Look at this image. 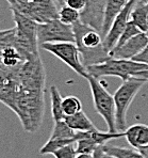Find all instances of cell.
Wrapping results in <instances>:
<instances>
[{"mask_svg":"<svg viewBox=\"0 0 148 158\" xmlns=\"http://www.w3.org/2000/svg\"><path fill=\"white\" fill-rule=\"evenodd\" d=\"M0 66H2V65H1V64H0Z\"/></svg>","mask_w":148,"mask_h":158,"instance_id":"42","label":"cell"},{"mask_svg":"<svg viewBox=\"0 0 148 158\" xmlns=\"http://www.w3.org/2000/svg\"><path fill=\"white\" fill-rule=\"evenodd\" d=\"M130 20L142 32L148 31V6L147 3L138 2L134 6L130 14Z\"/></svg>","mask_w":148,"mask_h":158,"instance_id":"17","label":"cell"},{"mask_svg":"<svg viewBox=\"0 0 148 158\" xmlns=\"http://www.w3.org/2000/svg\"><path fill=\"white\" fill-rule=\"evenodd\" d=\"M102 158H116V157L112 156V155H109V154H107V153H103Z\"/></svg>","mask_w":148,"mask_h":158,"instance_id":"38","label":"cell"},{"mask_svg":"<svg viewBox=\"0 0 148 158\" xmlns=\"http://www.w3.org/2000/svg\"><path fill=\"white\" fill-rule=\"evenodd\" d=\"M25 61L22 53L17 50L16 47L9 46L3 48V56H2V66L6 69H14L22 65Z\"/></svg>","mask_w":148,"mask_h":158,"instance_id":"18","label":"cell"},{"mask_svg":"<svg viewBox=\"0 0 148 158\" xmlns=\"http://www.w3.org/2000/svg\"><path fill=\"white\" fill-rule=\"evenodd\" d=\"M102 148L103 152L116 158H145L136 148L133 150V148H121V146H109L107 144H105Z\"/></svg>","mask_w":148,"mask_h":158,"instance_id":"20","label":"cell"},{"mask_svg":"<svg viewBox=\"0 0 148 158\" xmlns=\"http://www.w3.org/2000/svg\"><path fill=\"white\" fill-rule=\"evenodd\" d=\"M12 12L16 33H17V44H16L17 50L22 53L25 61L40 57L38 53L40 44L38 40V24L18 11L12 10Z\"/></svg>","mask_w":148,"mask_h":158,"instance_id":"3","label":"cell"},{"mask_svg":"<svg viewBox=\"0 0 148 158\" xmlns=\"http://www.w3.org/2000/svg\"><path fill=\"white\" fill-rule=\"evenodd\" d=\"M140 32H142V31H141V30L138 29V28L136 27L135 25L133 24L132 22H131V20H129V23H128V25H127L126 29L124 30V32H122V34L121 35L119 40H118V42H117L116 46H115V47L113 48V49L121 47V46L124 45L125 43H127V42H128L130 39H132L133 36H135L136 34L140 33Z\"/></svg>","mask_w":148,"mask_h":158,"instance_id":"26","label":"cell"},{"mask_svg":"<svg viewBox=\"0 0 148 158\" xmlns=\"http://www.w3.org/2000/svg\"><path fill=\"white\" fill-rule=\"evenodd\" d=\"M148 45V38L146 32H140L129 40L127 43L118 48L111 50L110 56L118 59H133L138 53H140Z\"/></svg>","mask_w":148,"mask_h":158,"instance_id":"13","label":"cell"},{"mask_svg":"<svg viewBox=\"0 0 148 158\" xmlns=\"http://www.w3.org/2000/svg\"><path fill=\"white\" fill-rule=\"evenodd\" d=\"M75 43L80 52L81 60L85 66L102 63L111 57L105 49L103 36L95 28L78 22L73 25Z\"/></svg>","mask_w":148,"mask_h":158,"instance_id":"2","label":"cell"},{"mask_svg":"<svg viewBox=\"0 0 148 158\" xmlns=\"http://www.w3.org/2000/svg\"><path fill=\"white\" fill-rule=\"evenodd\" d=\"M77 148H76V141L75 142L68 143V144L62 146L61 148L57 150L54 153V158H76L77 156Z\"/></svg>","mask_w":148,"mask_h":158,"instance_id":"27","label":"cell"},{"mask_svg":"<svg viewBox=\"0 0 148 158\" xmlns=\"http://www.w3.org/2000/svg\"><path fill=\"white\" fill-rule=\"evenodd\" d=\"M106 1L107 0H87L86 6L81 12V22L101 32Z\"/></svg>","mask_w":148,"mask_h":158,"instance_id":"12","label":"cell"},{"mask_svg":"<svg viewBox=\"0 0 148 158\" xmlns=\"http://www.w3.org/2000/svg\"><path fill=\"white\" fill-rule=\"evenodd\" d=\"M132 60H134L136 62H140V63L147 64L148 65V45L140 53H138L135 57H133Z\"/></svg>","mask_w":148,"mask_h":158,"instance_id":"30","label":"cell"},{"mask_svg":"<svg viewBox=\"0 0 148 158\" xmlns=\"http://www.w3.org/2000/svg\"><path fill=\"white\" fill-rule=\"evenodd\" d=\"M90 89L93 96L94 107L99 115L105 120L108 126V131L116 132V118H115V101L114 96L110 94L106 85L98 78L89 75L86 77Z\"/></svg>","mask_w":148,"mask_h":158,"instance_id":"6","label":"cell"},{"mask_svg":"<svg viewBox=\"0 0 148 158\" xmlns=\"http://www.w3.org/2000/svg\"><path fill=\"white\" fill-rule=\"evenodd\" d=\"M38 44L58 43V42H75L73 26L62 23L59 18L38 25Z\"/></svg>","mask_w":148,"mask_h":158,"instance_id":"10","label":"cell"},{"mask_svg":"<svg viewBox=\"0 0 148 158\" xmlns=\"http://www.w3.org/2000/svg\"><path fill=\"white\" fill-rule=\"evenodd\" d=\"M62 105H63V111L66 117L73 115L82 110V103L77 96H74V95L64 97Z\"/></svg>","mask_w":148,"mask_h":158,"instance_id":"23","label":"cell"},{"mask_svg":"<svg viewBox=\"0 0 148 158\" xmlns=\"http://www.w3.org/2000/svg\"><path fill=\"white\" fill-rule=\"evenodd\" d=\"M138 0H130L127 3V6L124 8V10L116 16V18L113 22L110 30H109V32L107 33V35L103 39V46H105V49L109 53L116 46L117 42H118L122 32L126 29L127 25H128L129 20H130L131 11L134 8L135 4L138 3Z\"/></svg>","mask_w":148,"mask_h":158,"instance_id":"11","label":"cell"},{"mask_svg":"<svg viewBox=\"0 0 148 158\" xmlns=\"http://www.w3.org/2000/svg\"><path fill=\"white\" fill-rule=\"evenodd\" d=\"M44 94V90L19 88L13 111L20 118L22 127L28 132L36 131L43 122L45 110Z\"/></svg>","mask_w":148,"mask_h":158,"instance_id":"1","label":"cell"},{"mask_svg":"<svg viewBox=\"0 0 148 158\" xmlns=\"http://www.w3.org/2000/svg\"><path fill=\"white\" fill-rule=\"evenodd\" d=\"M86 69L89 75L96 78L113 76V77H119L124 81L129 79L138 72L148 69V65L131 59H118V58L110 57L102 63L90 65Z\"/></svg>","mask_w":148,"mask_h":158,"instance_id":"5","label":"cell"},{"mask_svg":"<svg viewBox=\"0 0 148 158\" xmlns=\"http://www.w3.org/2000/svg\"><path fill=\"white\" fill-rule=\"evenodd\" d=\"M31 1V0H16V4L15 6H17V4H24V3H27V2ZM11 8H13V6H11Z\"/></svg>","mask_w":148,"mask_h":158,"instance_id":"35","label":"cell"},{"mask_svg":"<svg viewBox=\"0 0 148 158\" xmlns=\"http://www.w3.org/2000/svg\"><path fill=\"white\" fill-rule=\"evenodd\" d=\"M146 34H147V38H148V31L146 32Z\"/></svg>","mask_w":148,"mask_h":158,"instance_id":"40","label":"cell"},{"mask_svg":"<svg viewBox=\"0 0 148 158\" xmlns=\"http://www.w3.org/2000/svg\"><path fill=\"white\" fill-rule=\"evenodd\" d=\"M64 120L69 125V127L76 131H94L95 129H97L93 122L83 112V110L73 115H67Z\"/></svg>","mask_w":148,"mask_h":158,"instance_id":"16","label":"cell"},{"mask_svg":"<svg viewBox=\"0 0 148 158\" xmlns=\"http://www.w3.org/2000/svg\"><path fill=\"white\" fill-rule=\"evenodd\" d=\"M133 76H135V77H138V78L146 79V80L148 81V69H144V71L138 72V73H135Z\"/></svg>","mask_w":148,"mask_h":158,"instance_id":"31","label":"cell"},{"mask_svg":"<svg viewBox=\"0 0 148 158\" xmlns=\"http://www.w3.org/2000/svg\"><path fill=\"white\" fill-rule=\"evenodd\" d=\"M148 81L146 79L131 76L124 80L118 89L114 93L115 101V118H116L117 131H125L127 129V111L136 94L140 92L143 85Z\"/></svg>","mask_w":148,"mask_h":158,"instance_id":"4","label":"cell"},{"mask_svg":"<svg viewBox=\"0 0 148 158\" xmlns=\"http://www.w3.org/2000/svg\"><path fill=\"white\" fill-rule=\"evenodd\" d=\"M138 151H140L141 154H142L145 158H148V145L143 146V148H140Z\"/></svg>","mask_w":148,"mask_h":158,"instance_id":"32","label":"cell"},{"mask_svg":"<svg viewBox=\"0 0 148 158\" xmlns=\"http://www.w3.org/2000/svg\"><path fill=\"white\" fill-rule=\"evenodd\" d=\"M13 69H6L4 66H0V90L9 82L11 76H12Z\"/></svg>","mask_w":148,"mask_h":158,"instance_id":"28","label":"cell"},{"mask_svg":"<svg viewBox=\"0 0 148 158\" xmlns=\"http://www.w3.org/2000/svg\"><path fill=\"white\" fill-rule=\"evenodd\" d=\"M42 49L52 53L54 57L70 67L75 73L81 77L89 76L86 66L81 60L80 52L75 42H58V43H45L41 45Z\"/></svg>","mask_w":148,"mask_h":158,"instance_id":"7","label":"cell"},{"mask_svg":"<svg viewBox=\"0 0 148 158\" xmlns=\"http://www.w3.org/2000/svg\"><path fill=\"white\" fill-rule=\"evenodd\" d=\"M6 1H8L9 4H10V8L11 6H14L16 4V0H6Z\"/></svg>","mask_w":148,"mask_h":158,"instance_id":"37","label":"cell"},{"mask_svg":"<svg viewBox=\"0 0 148 158\" xmlns=\"http://www.w3.org/2000/svg\"><path fill=\"white\" fill-rule=\"evenodd\" d=\"M98 145L96 142L91 138V131H90L89 136L85 138L79 139L76 141V148H77V153L81 154V153H85V154H94V152L97 150Z\"/></svg>","mask_w":148,"mask_h":158,"instance_id":"24","label":"cell"},{"mask_svg":"<svg viewBox=\"0 0 148 158\" xmlns=\"http://www.w3.org/2000/svg\"><path fill=\"white\" fill-rule=\"evenodd\" d=\"M130 0H107L105 6V15H103V24L101 29V35L105 36L110 30L113 22L116 18V16L124 10L127 3Z\"/></svg>","mask_w":148,"mask_h":158,"instance_id":"14","label":"cell"},{"mask_svg":"<svg viewBox=\"0 0 148 158\" xmlns=\"http://www.w3.org/2000/svg\"><path fill=\"white\" fill-rule=\"evenodd\" d=\"M11 10L22 13L38 24L59 18V6L54 0H31L27 3L17 4L11 8Z\"/></svg>","mask_w":148,"mask_h":158,"instance_id":"9","label":"cell"},{"mask_svg":"<svg viewBox=\"0 0 148 158\" xmlns=\"http://www.w3.org/2000/svg\"><path fill=\"white\" fill-rule=\"evenodd\" d=\"M75 139H58V138H49L40 150V154L42 156H45L48 154H54L57 150L61 148L62 146L68 144V143L75 142Z\"/></svg>","mask_w":148,"mask_h":158,"instance_id":"22","label":"cell"},{"mask_svg":"<svg viewBox=\"0 0 148 158\" xmlns=\"http://www.w3.org/2000/svg\"><path fill=\"white\" fill-rule=\"evenodd\" d=\"M17 44V33L16 28H10V29L0 30V46L2 48L13 46L16 47Z\"/></svg>","mask_w":148,"mask_h":158,"instance_id":"25","label":"cell"},{"mask_svg":"<svg viewBox=\"0 0 148 158\" xmlns=\"http://www.w3.org/2000/svg\"><path fill=\"white\" fill-rule=\"evenodd\" d=\"M65 1H66V0H54V2L57 3V6H59V9L61 8L62 6H64V4H65Z\"/></svg>","mask_w":148,"mask_h":158,"instance_id":"34","label":"cell"},{"mask_svg":"<svg viewBox=\"0 0 148 158\" xmlns=\"http://www.w3.org/2000/svg\"><path fill=\"white\" fill-rule=\"evenodd\" d=\"M138 2H143V3H147V0H138Z\"/></svg>","mask_w":148,"mask_h":158,"instance_id":"39","label":"cell"},{"mask_svg":"<svg viewBox=\"0 0 148 158\" xmlns=\"http://www.w3.org/2000/svg\"><path fill=\"white\" fill-rule=\"evenodd\" d=\"M2 56H3V48L0 46V64L2 65Z\"/></svg>","mask_w":148,"mask_h":158,"instance_id":"36","label":"cell"},{"mask_svg":"<svg viewBox=\"0 0 148 158\" xmlns=\"http://www.w3.org/2000/svg\"><path fill=\"white\" fill-rule=\"evenodd\" d=\"M50 102H51V117L54 121H60L65 118V113L63 111V105H62V98L60 91L55 85H51L49 89Z\"/></svg>","mask_w":148,"mask_h":158,"instance_id":"19","label":"cell"},{"mask_svg":"<svg viewBox=\"0 0 148 158\" xmlns=\"http://www.w3.org/2000/svg\"><path fill=\"white\" fill-rule=\"evenodd\" d=\"M81 13L79 11L68 6L67 4H64L59 9V19L62 23L69 26H73L76 23L80 22Z\"/></svg>","mask_w":148,"mask_h":158,"instance_id":"21","label":"cell"},{"mask_svg":"<svg viewBox=\"0 0 148 158\" xmlns=\"http://www.w3.org/2000/svg\"><path fill=\"white\" fill-rule=\"evenodd\" d=\"M147 6H148V0H147Z\"/></svg>","mask_w":148,"mask_h":158,"instance_id":"41","label":"cell"},{"mask_svg":"<svg viewBox=\"0 0 148 158\" xmlns=\"http://www.w3.org/2000/svg\"><path fill=\"white\" fill-rule=\"evenodd\" d=\"M87 3V0H66L65 4H67L68 6L75 9V10L79 11L81 13L85 9Z\"/></svg>","mask_w":148,"mask_h":158,"instance_id":"29","label":"cell"},{"mask_svg":"<svg viewBox=\"0 0 148 158\" xmlns=\"http://www.w3.org/2000/svg\"><path fill=\"white\" fill-rule=\"evenodd\" d=\"M15 74L20 87L46 91V72L41 57L24 62L15 69Z\"/></svg>","mask_w":148,"mask_h":158,"instance_id":"8","label":"cell"},{"mask_svg":"<svg viewBox=\"0 0 148 158\" xmlns=\"http://www.w3.org/2000/svg\"><path fill=\"white\" fill-rule=\"evenodd\" d=\"M76 158H94L93 154H85V153H81V154H77Z\"/></svg>","mask_w":148,"mask_h":158,"instance_id":"33","label":"cell"},{"mask_svg":"<svg viewBox=\"0 0 148 158\" xmlns=\"http://www.w3.org/2000/svg\"><path fill=\"white\" fill-rule=\"evenodd\" d=\"M125 138L133 148L140 150L148 145V125L135 124L124 131Z\"/></svg>","mask_w":148,"mask_h":158,"instance_id":"15","label":"cell"}]
</instances>
